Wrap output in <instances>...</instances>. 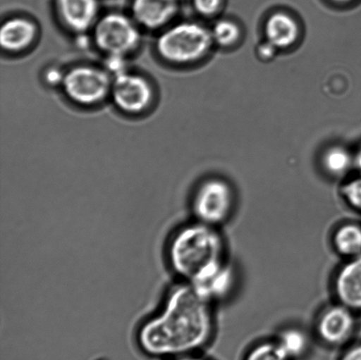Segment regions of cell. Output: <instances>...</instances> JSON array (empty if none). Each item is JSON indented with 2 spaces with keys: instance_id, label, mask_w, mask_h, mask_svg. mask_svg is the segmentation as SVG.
Returning a JSON list of instances; mask_svg holds the SVG:
<instances>
[{
  "instance_id": "ffe728a7",
  "label": "cell",
  "mask_w": 361,
  "mask_h": 360,
  "mask_svg": "<svg viewBox=\"0 0 361 360\" xmlns=\"http://www.w3.org/2000/svg\"><path fill=\"white\" fill-rule=\"evenodd\" d=\"M343 199L353 210L361 213V175L348 180L341 188Z\"/></svg>"
},
{
  "instance_id": "7c38bea8",
  "label": "cell",
  "mask_w": 361,
  "mask_h": 360,
  "mask_svg": "<svg viewBox=\"0 0 361 360\" xmlns=\"http://www.w3.org/2000/svg\"><path fill=\"white\" fill-rule=\"evenodd\" d=\"M180 0H132L130 16L140 27L155 30L174 19Z\"/></svg>"
},
{
  "instance_id": "8fae6325",
  "label": "cell",
  "mask_w": 361,
  "mask_h": 360,
  "mask_svg": "<svg viewBox=\"0 0 361 360\" xmlns=\"http://www.w3.org/2000/svg\"><path fill=\"white\" fill-rule=\"evenodd\" d=\"M334 287L338 303L361 313V256L346 259L339 267Z\"/></svg>"
},
{
  "instance_id": "d4e9b609",
  "label": "cell",
  "mask_w": 361,
  "mask_h": 360,
  "mask_svg": "<svg viewBox=\"0 0 361 360\" xmlns=\"http://www.w3.org/2000/svg\"><path fill=\"white\" fill-rule=\"evenodd\" d=\"M169 360H209L207 359L202 357L200 354H191L183 356V357L175 358Z\"/></svg>"
},
{
  "instance_id": "cb8c5ba5",
  "label": "cell",
  "mask_w": 361,
  "mask_h": 360,
  "mask_svg": "<svg viewBox=\"0 0 361 360\" xmlns=\"http://www.w3.org/2000/svg\"><path fill=\"white\" fill-rule=\"evenodd\" d=\"M276 51H278V49L274 45H271L270 42H267V44L261 46L258 51H259V56L262 58L269 59L274 56Z\"/></svg>"
},
{
  "instance_id": "5b68a950",
  "label": "cell",
  "mask_w": 361,
  "mask_h": 360,
  "mask_svg": "<svg viewBox=\"0 0 361 360\" xmlns=\"http://www.w3.org/2000/svg\"><path fill=\"white\" fill-rule=\"evenodd\" d=\"M235 202L230 183L221 178H208L195 190L191 210L197 221L217 228L231 217Z\"/></svg>"
},
{
  "instance_id": "603a6c76",
  "label": "cell",
  "mask_w": 361,
  "mask_h": 360,
  "mask_svg": "<svg viewBox=\"0 0 361 360\" xmlns=\"http://www.w3.org/2000/svg\"><path fill=\"white\" fill-rule=\"evenodd\" d=\"M63 75H65V73L59 72L58 69H51L48 72L47 75H46V80H47L49 84L56 83L61 85Z\"/></svg>"
},
{
  "instance_id": "7a4b0ae2",
  "label": "cell",
  "mask_w": 361,
  "mask_h": 360,
  "mask_svg": "<svg viewBox=\"0 0 361 360\" xmlns=\"http://www.w3.org/2000/svg\"><path fill=\"white\" fill-rule=\"evenodd\" d=\"M169 267L183 282L225 259V242L217 228L201 222L184 225L171 235L166 249Z\"/></svg>"
},
{
  "instance_id": "44dd1931",
  "label": "cell",
  "mask_w": 361,
  "mask_h": 360,
  "mask_svg": "<svg viewBox=\"0 0 361 360\" xmlns=\"http://www.w3.org/2000/svg\"><path fill=\"white\" fill-rule=\"evenodd\" d=\"M225 0H191L195 11L204 17H214L221 12Z\"/></svg>"
},
{
  "instance_id": "7402d4cb",
  "label": "cell",
  "mask_w": 361,
  "mask_h": 360,
  "mask_svg": "<svg viewBox=\"0 0 361 360\" xmlns=\"http://www.w3.org/2000/svg\"><path fill=\"white\" fill-rule=\"evenodd\" d=\"M338 360H361V342H356L343 349Z\"/></svg>"
},
{
  "instance_id": "4fadbf2b",
  "label": "cell",
  "mask_w": 361,
  "mask_h": 360,
  "mask_svg": "<svg viewBox=\"0 0 361 360\" xmlns=\"http://www.w3.org/2000/svg\"><path fill=\"white\" fill-rule=\"evenodd\" d=\"M264 34L267 42L276 49H288L299 40L300 25L291 14L276 12L265 21Z\"/></svg>"
},
{
  "instance_id": "52a82bcc",
  "label": "cell",
  "mask_w": 361,
  "mask_h": 360,
  "mask_svg": "<svg viewBox=\"0 0 361 360\" xmlns=\"http://www.w3.org/2000/svg\"><path fill=\"white\" fill-rule=\"evenodd\" d=\"M356 330V313L338 302L326 306L317 320L318 340L328 347L344 349L352 344Z\"/></svg>"
},
{
  "instance_id": "3957f363",
  "label": "cell",
  "mask_w": 361,
  "mask_h": 360,
  "mask_svg": "<svg viewBox=\"0 0 361 360\" xmlns=\"http://www.w3.org/2000/svg\"><path fill=\"white\" fill-rule=\"evenodd\" d=\"M214 44L211 30L195 21H183L161 32L157 51L165 61L189 65L205 58Z\"/></svg>"
},
{
  "instance_id": "30bf717a",
  "label": "cell",
  "mask_w": 361,
  "mask_h": 360,
  "mask_svg": "<svg viewBox=\"0 0 361 360\" xmlns=\"http://www.w3.org/2000/svg\"><path fill=\"white\" fill-rule=\"evenodd\" d=\"M56 13L66 27L75 34L93 30L100 18V0H55Z\"/></svg>"
},
{
  "instance_id": "9c48e42d",
  "label": "cell",
  "mask_w": 361,
  "mask_h": 360,
  "mask_svg": "<svg viewBox=\"0 0 361 360\" xmlns=\"http://www.w3.org/2000/svg\"><path fill=\"white\" fill-rule=\"evenodd\" d=\"M236 271L226 259L212 264L189 284L202 297L214 304L225 301L233 294L236 285Z\"/></svg>"
},
{
  "instance_id": "9a60e30c",
  "label": "cell",
  "mask_w": 361,
  "mask_h": 360,
  "mask_svg": "<svg viewBox=\"0 0 361 360\" xmlns=\"http://www.w3.org/2000/svg\"><path fill=\"white\" fill-rule=\"evenodd\" d=\"M332 244L346 259L361 256V224L348 222L339 225L332 235Z\"/></svg>"
},
{
  "instance_id": "8992f818",
  "label": "cell",
  "mask_w": 361,
  "mask_h": 360,
  "mask_svg": "<svg viewBox=\"0 0 361 360\" xmlns=\"http://www.w3.org/2000/svg\"><path fill=\"white\" fill-rule=\"evenodd\" d=\"M111 85L112 75L107 70L80 66L65 73L61 87L74 104L92 106L111 95Z\"/></svg>"
},
{
  "instance_id": "ac0fdd59",
  "label": "cell",
  "mask_w": 361,
  "mask_h": 360,
  "mask_svg": "<svg viewBox=\"0 0 361 360\" xmlns=\"http://www.w3.org/2000/svg\"><path fill=\"white\" fill-rule=\"evenodd\" d=\"M212 40L219 47L228 49L238 44L242 31L239 25L232 20L221 19L211 28Z\"/></svg>"
},
{
  "instance_id": "2e32d148",
  "label": "cell",
  "mask_w": 361,
  "mask_h": 360,
  "mask_svg": "<svg viewBox=\"0 0 361 360\" xmlns=\"http://www.w3.org/2000/svg\"><path fill=\"white\" fill-rule=\"evenodd\" d=\"M275 340L290 360H302L310 354V338L299 328H286L278 334Z\"/></svg>"
},
{
  "instance_id": "6da1fadb",
  "label": "cell",
  "mask_w": 361,
  "mask_h": 360,
  "mask_svg": "<svg viewBox=\"0 0 361 360\" xmlns=\"http://www.w3.org/2000/svg\"><path fill=\"white\" fill-rule=\"evenodd\" d=\"M212 305L187 282L175 285L161 311L137 330L140 352L147 357L166 360L200 354L214 337Z\"/></svg>"
},
{
  "instance_id": "484cf974",
  "label": "cell",
  "mask_w": 361,
  "mask_h": 360,
  "mask_svg": "<svg viewBox=\"0 0 361 360\" xmlns=\"http://www.w3.org/2000/svg\"><path fill=\"white\" fill-rule=\"evenodd\" d=\"M355 168L358 169V171L361 175V146L355 154Z\"/></svg>"
},
{
  "instance_id": "5bb4252c",
  "label": "cell",
  "mask_w": 361,
  "mask_h": 360,
  "mask_svg": "<svg viewBox=\"0 0 361 360\" xmlns=\"http://www.w3.org/2000/svg\"><path fill=\"white\" fill-rule=\"evenodd\" d=\"M37 37V27L23 17H13L2 24L0 44L4 51L19 52L27 49Z\"/></svg>"
},
{
  "instance_id": "4316f807",
  "label": "cell",
  "mask_w": 361,
  "mask_h": 360,
  "mask_svg": "<svg viewBox=\"0 0 361 360\" xmlns=\"http://www.w3.org/2000/svg\"><path fill=\"white\" fill-rule=\"evenodd\" d=\"M330 1L338 4V5H346V4L352 3L355 1V0H330Z\"/></svg>"
},
{
  "instance_id": "d6986e66",
  "label": "cell",
  "mask_w": 361,
  "mask_h": 360,
  "mask_svg": "<svg viewBox=\"0 0 361 360\" xmlns=\"http://www.w3.org/2000/svg\"><path fill=\"white\" fill-rule=\"evenodd\" d=\"M243 360H290L276 340L258 342L244 355Z\"/></svg>"
},
{
  "instance_id": "ba28073f",
  "label": "cell",
  "mask_w": 361,
  "mask_h": 360,
  "mask_svg": "<svg viewBox=\"0 0 361 360\" xmlns=\"http://www.w3.org/2000/svg\"><path fill=\"white\" fill-rule=\"evenodd\" d=\"M111 95L119 111L140 114L151 105L154 91L144 77L123 70L112 77Z\"/></svg>"
},
{
  "instance_id": "277c9868",
  "label": "cell",
  "mask_w": 361,
  "mask_h": 360,
  "mask_svg": "<svg viewBox=\"0 0 361 360\" xmlns=\"http://www.w3.org/2000/svg\"><path fill=\"white\" fill-rule=\"evenodd\" d=\"M92 32L94 45L107 58H125L140 44L139 25L132 16L123 13L101 15Z\"/></svg>"
},
{
  "instance_id": "e0dca14e",
  "label": "cell",
  "mask_w": 361,
  "mask_h": 360,
  "mask_svg": "<svg viewBox=\"0 0 361 360\" xmlns=\"http://www.w3.org/2000/svg\"><path fill=\"white\" fill-rule=\"evenodd\" d=\"M322 166L327 175L334 178H344L353 168H355V155L348 148L332 146L324 151Z\"/></svg>"
}]
</instances>
